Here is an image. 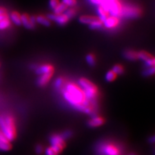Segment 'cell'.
Segmentation results:
<instances>
[{"label":"cell","instance_id":"cell-1","mask_svg":"<svg viewBox=\"0 0 155 155\" xmlns=\"http://www.w3.org/2000/svg\"><path fill=\"white\" fill-rule=\"evenodd\" d=\"M60 91L66 102L72 108L87 114L94 113L96 104L87 99L84 91L78 84L65 81Z\"/></svg>","mask_w":155,"mask_h":155},{"label":"cell","instance_id":"cell-2","mask_svg":"<svg viewBox=\"0 0 155 155\" xmlns=\"http://www.w3.org/2000/svg\"><path fill=\"white\" fill-rule=\"evenodd\" d=\"M0 130L11 142L16 138V122L12 115L7 114L0 116Z\"/></svg>","mask_w":155,"mask_h":155},{"label":"cell","instance_id":"cell-3","mask_svg":"<svg viewBox=\"0 0 155 155\" xmlns=\"http://www.w3.org/2000/svg\"><path fill=\"white\" fill-rule=\"evenodd\" d=\"M78 84L84 91L87 99L92 102L97 104L99 92L96 85L85 78H81L79 79Z\"/></svg>","mask_w":155,"mask_h":155},{"label":"cell","instance_id":"cell-4","mask_svg":"<svg viewBox=\"0 0 155 155\" xmlns=\"http://www.w3.org/2000/svg\"><path fill=\"white\" fill-rule=\"evenodd\" d=\"M97 151L101 155H120L121 149L118 145L110 142H104L100 144Z\"/></svg>","mask_w":155,"mask_h":155},{"label":"cell","instance_id":"cell-5","mask_svg":"<svg viewBox=\"0 0 155 155\" xmlns=\"http://www.w3.org/2000/svg\"><path fill=\"white\" fill-rule=\"evenodd\" d=\"M49 141L51 147L54 149L58 154L61 153L66 146L65 140L61 137V134H52L49 138Z\"/></svg>","mask_w":155,"mask_h":155},{"label":"cell","instance_id":"cell-6","mask_svg":"<svg viewBox=\"0 0 155 155\" xmlns=\"http://www.w3.org/2000/svg\"><path fill=\"white\" fill-rule=\"evenodd\" d=\"M142 10L138 7L132 6H125L122 7L121 15L126 18H136L141 16Z\"/></svg>","mask_w":155,"mask_h":155},{"label":"cell","instance_id":"cell-7","mask_svg":"<svg viewBox=\"0 0 155 155\" xmlns=\"http://www.w3.org/2000/svg\"><path fill=\"white\" fill-rule=\"evenodd\" d=\"M21 25H23L26 28L33 29L36 26V16H30L28 14L24 13L21 15Z\"/></svg>","mask_w":155,"mask_h":155},{"label":"cell","instance_id":"cell-8","mask_svg":"<svg viewBox=\"0 0 155 155\" xmlns=\"http://www.w3.org/2000/svg\"><path fill=\"white\" fill-rule=\"evenodd\" d=\"M138 59L142 60L145 62V67H154V58L146 51H140L138 52Z\"/></svg>","mask_w":155,"mask_h":155},{"label":"cell","instance_id":"cell-9","mask_svg":"<svg viewBox=\"0 0 155 155\" xmlns=\"http://www.w3.org/2000/svg\"><path fill=\"white\" fill-rule=\"evenodd\" d=\"M51 21H54L58 25H65L67 22L69 21V18L65 13L61 14H49L47 16Z\"/></svg>","mask_w":155,"mask_h":155},{"label":"cell","instance_id":"cell-10","mask_svg":"<svg viewBox=\"0 0 155 155\" xmlns=\"http://www.w3.org/2000/svg\"><path fill=\"white\" fill-rule=\"evenodd\" d=\"M122 5L120 2L117 0L113 3L110 4L108 7V10L110 16H113L116 17H118L121 15L122 10Z\"/></svg>","mask_w":155,"mask_h":155},{"label":"cell","instance_id":"cell-11","mask_svg":"<svg viewBox=\"0 0 155 155\" xmlns=\"http://www.w3.org/2000/svg\"><path fill=\"white\" fill-rule=\"evenodd\" d=\"M32 69L35 70L36 73L38 75H41L45 73H49V72H54V68L51 64H43L39 66H35L32 67Z\"/></svg>","mask_w":155,"mask_h":155},{"label":"cell","instance_id":"cell-12","mask_svg":"<svg viewBox=\"0 0 155 155\" xmlns=\"http://www.w3.org/2000/svg\"><path fill=\"white\" fill-rule=\"evenodd\" d=\"M12 148L11 142L5 137L3 133L0 130V151H8Z\"/></svg>","mask_w":155,"mask_h":155},{"label":"cell","instance_id":"cell-13","mask_svg":"<svg viewBox=\"0 0 155 155\" xmlns=\"http://www.w3.org/2000/svg\"><path fill=\"white\" fill-rule=\"evenodd\" d=\"M53 74L54 72H49L40 75V77L37 80V85L40 87H45L51 80Z\"/></svg>","mask_w":155,"mask_h":155},{"label":"cell","instance_id":"cell-14","mask_svg":"<svg viewBox=\"0 0 155 155\" xmlns=\"http://www.w3.org/2000/svg\"><path fill=\"white\" fill-rule=\"evenodd\" d=\"M119 23V19L118 17L109 16L103 21V25L107 28H113L117 26Z\"/></svg>","mask_w":155,"mask_h":155},{"label":"cell","instance_id":"cell-15","mask_svg":"<svg viewBox=\"0 0 155 155\" xmlns=\"http://www.w3.org/2000/svg\"><path fill=\"white\" fill-rule=\"evenodd\" d=\"M105 122L104 118L98 116H94L88 121V125L91 127H97L103 125Z\"/></svg>","mask_w":155,"mask_h":155},{"label":"cell","instance_id":"cell-16","mask_svg":"<svg viewBox=\"0 0 155 155\" xmlns=\"http://www.w3.org/2000/svg\"><path fill=\"white\" fill-rule=\"evenodd\" d=\"M98 18H100L101 21H104L106 18H107L109 16L110 14L109 12L102 5H100L98 8Z\"/></svg>","mask_w":155,"mask_h":155},{"label":"cell","instance_id":"cell-17","mask_svg":"<svg viewBox=\"0 0 155 155\" xmlns=\"http://www.w3.org/2000/svg\"><path fill=\"white\" fill-rule=\"evenodd\" d=\"M100 20V18L98 16H87V15H84V16H81L79 18V21L81 23L84 24H91V23H93L96 21H98Z\"/></svg>","mask_w":155,"mask_h":155},{"label":"cell","instance_id":"cell-18","mask_svg":"<svg viewBox=\"0 0 155 155\" xmlns=\"http://www.w3.org/2000/svg\"><path fill=\"white\" fill-rule=\"evenodd\" d=\"M124 56L128 60L134 61L138 59V52L133 50H127L124 52Z\"/></svg>","mask_w":155,"mask_h":155},{"label":"cell","instance_id":"cell-19","mask_svg":"<svg viewBox=\"0 0 155 155\" xmlns=\"http://www.w3.org/2000/svg\"><path fill=\"white\" fill-rule=\"evenodd\" d=\"M36 20L37 23L41 24V25L45 27H50L51 25V21L50 19L43 15H39L36 16Z\"/></svg>","mask_w":155,"mask_h":155},{"label":"cell","instance_id":"cell-20","mask_svg":"<svg viewBox=\"0 0 155 155\" xmlns=\"http://www.w3.org/2000/svg\"><path fill=\"white\" fill-rule=\"evenodd\" d=\"M11 21L17 26L21 25V15L18 12H12L11 14Z\"/></svg>","mask_w":155,"mask_h":155},{"label":"cell","instance_id":"cell-21","mask_svg":"<svg viewBox=\"0 0 155 155\" xmlns=\"http://www.w3.org/2000/svg\"><path fill=\"white\" fill-rule=\"evenodd\" d=\"M68 8V7L64 3H60L58 6L54 9V12L56 14H64Z\"/></svg>","mask_w":155,"mask_h":155},{"label":"cell","instance_id":"cell-22","mask_svg":"<svg viewBox=\"0 0 155 155\" xmlns=\"http://www.w3.org/2000/svg\"><path fill=\"white\" fill-rule=\"evenodd\" d=\"M65 81H66L65 80L64 78H58L54 81V88L58 91H60L62 88L63 86L64 85Z\"/></svg>","mask_w":155,"mask_h":155},{"label":"cell","instance_id":"cell-23","mask_svg":"<svg viewBox=\"0 0 155 155\" xmlns=\"http://www.w3.org/2000/svg\"><path fill=\"white\" fill-rule=\"evenodd\" d=\"M103 25V22L101 20L94 21L89 25V28L92 29V30H98V29H100L102 27Z\"/></svg>","mask_w":155,"mask_h":155},{"label":"cell","instance_id":"cell-24","mask_svg":"<svg viewBox=\"0 0 155 155\" xmlns=\"http://www.w3.org/2000/svg\"><path fill=\"white\" fill-rule=\"evenodd\" d=\"M117 77V74L114 72L112 70L107 72V73L105 75V80L108 82L113 81Z\"/></svg>","mask_w":155,"mask_h":155},{"label":"cell","instance_id":"cell-25","mask_svg":"<svg viewBox=\"0 0 155 155\" xmlns=\"http://www.w3.org/2000/svg\"><path fill=\"white\" fill-rule=\"evenodd\" d=\"M11 25V21L8 19V18L3 19L0 21V30H5L7 28H8Z\"/></svg>","mask_w":155,"mask_h":155},{"label":"cell","instance_id":"cell-26","mask_svg":"<svg viewBox=\"0 0 155 155\" xmlns=\"http://www.w3.org/2000/svg\"><path fill=\"white\" fill-rule=\"evenodd\" d=\"M86 60L87 64L90 66H94L96 64V58L94 54H89L86 57Z\"/></svg>","mask_w":155,"mask_h":155},{"label":"cell","instance_id":"cell-27","mask_svg":"<svg viewBox=\"0 0 155 155\" xmlns=\"http://www.w3.org/2000/svg\"><path fill=\"white\" fill-rule=\"evenodd\" d=\"M112 71L115 72L116 74H122L124 72V67L122 65H121L120 64H117V65H115L113 68Z\"/></svg>","mask_w":155,"mask_h":155},{"label":"cell","instance_id":"cell-28","mask_svg":"<svg viewBox=\"0 0 155 155\" xmlns=\"http://www.w3.org/2000/svg\"><path fill=\"white\" fill-rule=\"evenodd\" d=\"M65 14L67 16V17L69 19L73 18L76 16V10L75 8H71L69 9H67V11L65 12Z\"/></svg>","mask_w":155,"mask_h":155},{"label":"cell","instance_id":"cell-29","mask_svg":"<svg viewBox=\"0 0 155 155\" xmlns=\"http://www.w3.org/2000/svg\"><path fill=\"white\" fill-rule=\"evenodd\" d=\"M154 67H146L145 70L143 71V74L145 76H149L154 74Z\"/></svg>","mask_w":155,"mask_h":155},{"label":"cell","instance_id":"cell-30","mask_svg":"<svg viewBox=\"0 0 155 155\" xmlns=\"http://www.w3.org/2000/svg\"><path fill=\"white\" fill-rule=\"evenodd\" d=\"M62 3L65 4L67 7H74L76 5L77 2L76 0H62Z\"/></svg>","mask_w":155,"mask_h":155},{"label":"cell","instance_id":"cell-31","mask_svg":"<svg viewBox=\"0 0 155 155\" xmlns=\"http://www.w3.org/2000/svg\"><path fill=\"white\" fill-rule=\"evenodd\" d=\"M61 137L64 138V140H67V139L70 138L72 137V133L71 130H65V131H64L63 133H61Z\"/></svg>","mask_w":155,"mask_h":155},{"label":"cell","instance_id":"cell-32","mask_svg":"<svg viewBox=\"0 0 155 155\" xmlns=\"http://www.w3.org/2000/svg\"><path fill=\"white\" fill-rule=\"evenodd\" d=\"M45 154H46V155H58V154H59L55 151L54 149H53L51 147H48L46 149Z\"/></svg>","mask_w":155,"mask_h":155},{"label":"cell","instance_id":"cell-33","mask_svg":"<svg viewBox=\"0 0 155 155\" xmlns=\"http://www.w3.org/2000/svg\"><path fill=\"white\" fill-rule=\"evenodd\" d=\"M60 3L59 0H50L49 1V5L51 8L54 10L57 6Z\"/></svg>","mask_w":155,"mask_h":155},{"label":"cell","instance_id":"cell-34","mask_svg":"<svg viewBox=\"0 0 155 155\" xmlns=\"http://www.w3.org/2000/svg\"><path fill=\"white\" fill-rule=\"evenodd\" d=\"M35 150H36V153L38 154H41L43 153V146H42V145H37Z\"/></svg>","mask_w":155,"mask_h":155},{"label":"cell","instance_id":"cell-35","mask_svg":"<svg viewBox=\"0 0 155 155\" xmlns=\"http://www.w3.org/2000/svg\"><path fill=\"white\" fill-rule=\"evenodd\" d=\"M89 1L94 5H100L102 4L104 2V0H89Z\"/></svg>","mask_w":155,"mask_h":155},{"label":"cell","instance_id":"cell-36","mask_svg":"<svg viewBox=\"0 0 155 155\" xmlns=\"http://www.w3.org/2000/svg\"><path fill=\"white\" fill-rule=\"evenodd\" d=\"M7 12V10L3 8V7H0V15H3V14H6Z\"/></svg>","mask_w":155,"mask_h":155},{"label":"cell","instance_id":"cell-37","mask_svg":"<svg viewBox=\"0 0 155 155\" xmlns=\"http://www.w3.org/2000/svg\"><path fill=\"white\" fill-rule=\"evenodd\" d=\"M7 18H8L7 14H3V15H0V21H1L2 20H3V19Z\"/></svg>","mask_w":155,"mask_h":155},{"label":"cell","instance_id":"cell-38","mask_svg":"<svg viewBox=\"0 0 155 155\" xmlns=\"http://www.w3.org/2000/svg\"><path fill=\"white\" fill-rule=\"evenodd\" d=\"M128 155H135L134 154H128Z\"/></svg>","mask_w":155,"mask_h":155}]
</instances>
